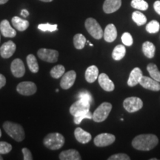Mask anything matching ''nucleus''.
Listing matches in <instances>:
<instances>
[{
    "label": "nucleus",
    "mask_w": 160,
    "mask_h": 160,
    "mask_svg": "<svg viewBox=\"0 0 160 160\" xmlns=\"http://www.w3.org/2000/svg\"><path fill=\"white\" fill-rule=\"evenodd\" d=\"M159 143V139L154 134H140L136 137L132 141V145L139 151H148L153 149Z\"/></svg>",
    "instance_id": "1"
},
{
    "label": "nucleus",
    "mask_w": 160,
    "mask_h": 160,
    "mask_svg": "<svg viewBox=\"0 0 160 160\" xmlns=\"http://www.w3.org/2000/svg\"><path fill=\"white\" fill-rule=\"evenodd\" d=\"M3 128L8 133V135L17 142H22L25 139V131H24L22 126L20 125L19 124L6 121L3 124Z\"/></svg>",
    "instance_id": "2"
},
{
    "label": "nucleus",
    "mask_w": 160,
    "mask_h": 160,
    "mask_svg": "<svg viewBox=\"0 0 160 160\" xmlns=\"http://www.w3.org/2000/svg\"><path fill=\"white\" fill-rule=\"evenodd\" d=\"M43 144L46 148L52 151L59 150L65 144V137L59 133H48L44 138Z\"/></svg>",
    "instance_id": "3"
},
{
    "label": "nucleus",
    "mask_w": 160,
    "mask_h": 160,
    "mask_svg": "<svg viewBox=\"0 0 160 160\" xmlns=\"http://www.w3.org/2000/svg\"><path fill=\"white\" fill-rule=\"evenodd\" d=\"M85 28L91 37L96 39H101L103 37L104 32L102 28L97 21L93 18H88L85 22Z\"/></svg>",
    "instance_id": "4"
},
{
    "label": "nucleus",
    "mask_w": 160,
    "mask_h": 160,
    "mask_svg": "<svg viewBox=\"0 0 160 160\" xmlns=\"http://www.w3.org/2000/svg\"><path fill=\"white\" fill-rule=\"evenodd\" d=\"M112 110V105L109 102H103L100 105L93 113V120L96 122H104L108 117Z\"/></svg>",
    "instance_id": "5"
},
{
    "label": "nucleus",
    "mask_w": 160,
    "mask_h": 160,
    "mask_svg": "<svg viewBox=\"0 0 160 160\" xmlns=\"http://www.w3.org/2000/svg\"><path fill=\"white\" fill-rule=\"evenodd\" d=\"M123 107L129 113H134L143 107V102L139 97H128L124 100Z\"/></svg>",
    "instance_id": "6"
},
{
    "label": "nucleus",
    "mask_w": 160,
    "mask_h": 160,
    "mask_svg": "<svg viewBox=\"0 0 160 160\" xmlns=\"http://www.w3.org/2000/svg\"><path fill=\"white\" fill-rule=\"evenodd\" d=\"M37 55L39 59L47 62H57L59 57V52L56 50L41 48L37 52Z\"/></svg>",
    "instance_id": "7"
},
{
    "label": "nucleus",
    "mask_w": 160,
    "mask_h": 160,
    "mask_svg": "<svg viewBox=\"0 0 160 160\" xmlns=\"http://www.w3.org/2000/svg\"><path fill=\"white\" fill-rule=\"evenodd\" d=\"M91 107V102L83 99H79L70 108V113L72 116L79 114L82 112L88 111Z\"/></svg>",
    "instance_id": "8"
},
{
    "label": "nucleus",
    "mask_w": 160,
    "mask_h": 160,
    "mask_svg": "<svg viewBox=\"0 0 160 160\" xmlns=\"http://www.w3.org/2000/svg\"><path fill=\"white\" fill-rule=\"evenodd\" d=\"M17 91L21 95L31 96L37 92V88L36 84L33 82H22L17 85Z\"/></svg>",
    "instance_id": "9"
},
{
    "label": "nucleus",
    "mask_w": 160,
    "mask_h": 160,
    "mask_svg": "<svg viewBox=\"0 0 160 160\" xmlns=\"http://www.w3.org/2000/svg\"><path fill=\"white\" fill-rule=\"evenodd\" d=\"M116 137L111 133H103L97 135L93 139V142L97 147H106L115 142Z\"/></svg>",
    "instance_id": "10"
},
{
    "label": "nucleus",
    "mask_w": 160,
    "mask_h": 160,
    "mask_svg": "<svg viewBox=\"0 0 160 160\" xmlns=\"http://www.w3.org/2000/svg\"><path fill=\"white\" fill-rule=\"evenodd\" d=\"M76 78H77V73L74 71H70L65 73L60 81V87L64 90L71 88L75 83Z\"/></svg>",
    "instance_id": "11"
},
{
    "label": "nucleus",
    "mask_w": 160,
    "mask_h": 160,
    "mask_svg": "<svg viewBox=\"0 0 160 160\" xmlns=\"http://www.w3.org/2000/svg\"><path fill=\"white\" fill-rule=\"evenodd\" d=\"M11 71L12 74L15 77H22L25 73V67L22 60L20 59H15L13 60L11 65Z\"/></svg>",
    "instance_id": "12"
},
{
    "label": "nucleus",
    "mask_w": 160,
    "mask_h": 160,
    "mask_svg": "<svg viewBox=\"0 0 160 160\" xmlns=\"http://www.w3.org/2000/svg\"><path fill=\"white\" fill-rule=\"evenodd\" d=\"M139 84L142 86L144 88L150 90L152 91H160V82L157 80L153 79V78L142 76Z\"/></svg>",
    "instance_id": "13"
},
{
    "label": "nucleus",
    "mask_w": 160,
    "mask_h": 160,
    "mask_svg": "<svg viewBox=\"0 0 160 160\" xmlns=\"http://www.w3.org/2000/svg\"><path fill=\"white\" fill-rule=\"evenodd\" d=\"M17 46L13 41H8L3 44L0 48V55L4 59H8L15 53Z\"/></svg>",
    "instance_id": "14"
},
{
    "label": "nucleus",
    "mask_w": 160,
    "mask_h": 160,
    "mask_svg": "<svg viewBox=\"0 0 160 160\" xmlns=\"http://www.w3.org/2000/svg\"><path fill=\"white\" fill-rule=\"evenodd\" d=\"M98 81H99V85L101 86V88L104 91L111 92L113 91L115 88L114 84L106 73H102L99 74V77H98Z\"/></svg>",
    "instance_id": "15"
},
{
    "label": "nucleus",
    "mask_w": 160,
    "mask_h": 160,
    "mask_svg": "<svg viewBox=\"0 0 160 160\" xmlns=\"http://www.w3.org/2000/svg\"><path fill=\"white\" fill-rule=\"evenodd\" d=\"M0 32L3 37L7 38H13L17 36V32L10 25L7 19H4L0 23Z\"/></svg>",
    "instance_id": "16"
},
{
    "label": "nucleus",
    "mask_w": 160,
    "mask_h": 160,
    "mask_svg": "<svg viewBox=\"0 0 160 160\" xmlns=\"http://www.w3.org/2000/svg\"><path fill=\"white\" fill-rule=\"evenodd\" d=\"M122 0H105L103 4V11L105 13H114L120 8Z\"/></svg>",
    "instance_id": "17"
},
{
    "label": "nucleus",
    "mask_w": 160,
    "mask_h": 160,
    "mask_svg": "<svg viewBox=\"0 0 160 160\" xmlns=\"http://www.w3.org/2000/svg\"><path fill=\"white\" fill-rule=\"evenodd\" d=\"M142 72L139 68H135L132 70L130 73L128 80V85L130 87H133L138 84H139L140 80L142 77Z\"/></svg>",
    "instance_id": "18"
},
{
    "label": "nucleus",
    "mask_w": 160,
    "mask_h": 160,
    "mask_svg": "<svg viewBox=\"0 0 160 160\" xmlns=\"http://www.w3.org/2000/svg\"><path fill=\"white\" fill-rule=\"evenodd\" d=\"M103 37L107 42H113L115 41L117 37V31L113 24H109L106 26Z\"/></svg>",
    "instance_id": "19"
},
{
    "label": "nucleus",
    "mask_w": 160,
    "mask_h": 160,
    "mask_svg": "<svg viewBox=\"0 0 160 160\" xmlns=\"http://www.w3.org/2000/svg\"><path fill=\"white\" fill-rule=\"evenodd\" d=\"M76 139L82 144H87L92 139L91 134L88 132L84 131L81 128H77L74 131Z\"/></svg>",
    "instance_id": "20"
},
{
    "label": "nucleus",
    "mask_w": 160,
    "mask_h": 160,
    "mask_svg": "<svg viewBox=\"0 0 160 160\" xmlns=\"http://www.w3.org/2000/svg\"><path fill=\"white\" fill-rule=\"evenodd\" d=\"M59 159L61 160H80L82 159L81 155L79 151L74 149L66 150L60 153L59 156Z\"/></svg>",
    "instance_id": "21"
},
{
    "label": "nucleus",
    "mask_w": 160,
    "mask_h": 160,
    "mask_svg": "<svg viewBox=\"0 0 160 160\" xmlns=\"http://www.w3.org/2000/svg\"><path fill=\"white\" fill-rule=\"evenodd\" d=\"M85 77L86 81L89 83L94 82L99 77V69L96 65H91L85 71Z\"/></svg>",
    "instance_id": "22"
},
{
    "label": "nucleus",
    "mask_w": 160,
    "mask_h": 160,
    "mask_svg": "<svg viewBox=\"0 0 160 160\" xmlns=\"http://www.w3.org/2000/svg\"><path fill=\"white\" fill-rule=\"evenodd\" d=\"M12 25L19 31H25L29 27V22L19 17L12 18Z\"/></svg>",
    "instance_id": "23"
},
{
    "label": "nucleus",
    "mask_w": 160,
    "mask_h": 160,
    "mask_svg": "<svg viewBox=\"0 0 160 160\" xmlns=\"http://www.w3.org/2000/svg\"><path fill=\"white\" fill-rule=\"evenodd\" d=\"M155 45L151 42H145L142 45V52L146 57L152 59L155 56Z\"/></svg>",
    "instance_id": "24"
},
{
    "label": "nucleus",
    "mask_w": 160,
    "mask_h": 160,
    "mask_svg": "<svg viewBox=\"0 0 160 160\" xmlns=\"http://www.w3.org/2000/svg\"><path fill=\"white\" fill-rule=\"evenodd\" d=\"M126 49L125 45H118L116 46L112 53V58L116 61H119L122 59L125 56Z\"/></svg>",
    "instance_id": "25"
},
{
    "label": "nucleus",
    "mask_w": 160,
    "mask_h": 160,
    "mask_svg": "<svg viewBox=\"0 0 160 160\" xmlns=\"http://www.w3.org/2000/svg\"><path fill=\"white\" fill-rule=\"evenodd\" d=\"M26 60H27V64L30 71L33 73H37L39 71V65H38L37 59L35 56L33 54H29L27 57V58H26Z\"/></svg>",
    "instance_id": "26"
},
{
    "label": "nucleus",
    "mask_w": 160,
    "mask_h": 160,
    "mask_svg": "<svg viewBox=\"0 0 160 160\" xmlns=\"http://www.w3.org/2000/svg\"><path fill=\"white\" fill-rule=\"evenodd\" d=\"M86 42H87L86 38L82 33H77L73 37V45L77 50L83 49L85 48Z\"/></svg>",
    "instance_id": "27"
},
{
    "label": "nucleus",
    "mask_w": 160,
    "mask_h": 160,
    "mask_svg": "<svg viewBox=\"0 0 160 160\" xmlns=\"http://www.w3.org/2000/svg\"><path fill=\"white\" fill-rule=\"evenodd\" d=\"M147 70L148 71L150 76L153 79L157 80L160 82V71L158 70L157 66L153 63H150L147 66Z\"/></svg>",
    "instance_id": "28"
},
{
    "label": "nucleus",
    "mask_w": 160,
    "mask_h": 160,
    "mask_svg": "<svg viewBox=\"0 0 160 160\" xmlns=\"http://www.w3.org/2000/svg\"><path fill=\"white\" fill-rule=\"evenodd\" d=\"M65 72V68L63 65H57L54 66L50 71V74L53 79H59L62 77Z\"/></svg>",
    "instance_id": "29"
},
{
    "label": "nucleus",
    "mask_w": 160,
    "mask_h": 160,
    "mask_svg": "<svg viewBox=\"0 0 160 160\" xmlns=\"http://www.w3.org/2000/svg\"><path fill=\"white\" fill-rule=\"evenodd\" d=\"M132 19L138 26L145 25L147 22V18L140 11H134L132 14Z\"/></svg>",
    "instance_id": "30"
},
{
    "label": "nucleus",
    "mask_w": 160,
    "mask_h": 160,
    "mask_svg": "<svg viewBox=\"0 0 160 160\" xmlns=\"http://www.w3.org/2000/svg\"><path fill=\"white\" fill-rule=\"evenodd\" d=\"M131 5L132 8L140 11H146L148 8V4L145 0H132Z\"/></svg>",
    "instance_id": "31"
},
{
    "label": "nucleus",
    "mask_w": 160,
    "mask_h": 160,
    "mask_svg": "<svg viewBox=\"0 0 160 160\" xmlns=\"http://www.w3.org/2000/svg\"><path fill=\"white\" fill-rule=\"evenodd\" d=\"M74 123L77 125H79L82 122L83 119H93V114L88 111L82 112V113H80L79 114L74 116Z\"/></svg>",
    "instance_id": "32"
},
{
    "label": "nucleus",
    "mask_w": 160,
    "mask_h": 160,
    "mask_svg": "<svg viewBox=\"0 0 160 160\" xmlns=\"http://www.w3.org/2000/svg\"><path fill=\"white\" fill-rule=\"evenodd\" d=\"M160 25L157 20H152L146 26V31L150 33H156L159 31Z\"/></svg>",
    "instance_id": "33"
},
{
    "label": "nucleus",
    "mask_w": 160,
    "mask_h": 160,
    "mask_svg": "<svg viewBox=\"0 0 160 160\" xmlns=\"http://www.w3.org/2000/svg\"><path fill=\"white\" fill-rule=\"evenodd\" d=\"M38 29L43 32H54L57 31L58 30V25L57 24L55 25H51L50 23H45V24H40L38 25Z\"/></svg>",
    "instance_id": "34"
},
{
    "label": "nucleus",
    "mask_w": 160,
    "mask_h": 160,
    "mask_svg": "<svg viewBox=\"0 0 160 160\" xmlns=\"http://www.w3.org/2000/svg\"><path fill=\"white\" fill-rule=\"evenodd\" d=\"M12 150V145L6 142H0V154H7Z\"/></svg>",
    "instance_id": "35"
},
{
    "label": "nucleus",
    "mask_w": 160,
    "mask_h": 160,
    "mask_svg": "<svg viewBox=\"0 0 160 160\" xmlns=\"http://www.w3.org/2000/svg\"><path fill=\"white\" fill-rule=\"evenodd\" d=\"M122 42L124 44V45L126 46H131L133 45V40L132 36L128 32H125L124 33L122 36Z\"/></svg>",
    "instance_id": "36"
},
{
    "label": "nucleus",
    "mask_w": 160,
    "mask_h": 160,
    "mask_svg": "<svg viewBox=\"0 0 160 160\" xmlns=\"http://www.w3.org/2000/svg\"><path fill=\"white\" fill-rule=\"evenodd\" d=\"M108 160H130L131 158H130L125 153H117V154L112 155L110 157Z\"/></svg>",
    "instance_id": "37"
},
{
    "label": "nucleus",
    "mask_w": 160,
    "mask_h": 160,
    "mask_svg": "<svg viewBox=\"0 0 160 160\" xmlns=\"http://www.w3.org/2000/svg\"><path fill=\"white\" fill-rule=\"evenodd\" d=\"M77 97L79 99H83L87 100V101L90 102H93V99H92V96L91 93H89L88 91H82L80 92L79 94L77 95Z\"/></svg>",
    "instance_id": "38"
},
{
    "label": "nucleus",
    "mask_w": 160,
    "mask_h": 160,
    "mask_svg": "<svg viewBox=\"0 0 160 160\" xmlns=\"http://www.w3.org/2000/svg\"><path fill=\"white\" fill-rule=\"evenodd\" d=\"M22 152L23 153V159L24 160H32L33 159V156H32L31 152L27 148H24L22 150Z\"/></svg>",
    "instance_id": "39"
},
{
    "label": "nucleus",
    "mask_w": 160,
    "mask_h": 160,
    "mask_svg": "<svg viewBox=\"0 0 160 160\" xmlns=\"http://www.w3.org/2000/svg\"><path fill=\"white\" fill-rule=\"evenodd\" d=\"M153 8H154L155 11L157 12L158 14L160 15V1L159 0L156 1L154 4H153Z\"/></svg>",
    "instance_id": "40"
},
{
    "label": "nucleus",
    "mask_w": 160,
    "mask_h": 160,
    "mask_svg": "<svg viewBox=\"0 0 160 160\" xmlns=\"http://www.w3.org/2000/svg\"><path fill=\"white\" fill-rule=\"evenodd\" d=\"M6 84V78L0 73V89L3 88Z\"/></svg>",
    "instance_id": "41"
},
{
    "label": "nucleus",
    "mask_w": 160,
    "mask_h": 160,
    "mask_svg": "<svg viewBox=\"0 0 160 160\" xmlns=\"http://www.w3.org/2000/svg\"><path fill=\"white\" fill-rule=\"evenodd\" d=\"M21 15L24 18H26V17H28L29 16V12L28 11V10L23 9L22 11H21Z\"/></svg>",
    "instance_id": "42"
},
{
    "label": "nucleus",
    "mask_w": 160,
    "mask_h": 160,
    "mask_svg": "<svg viewBox=\"0 0 160 160\" xmlns=\"http://www.w3.org/2000/svg\"><path fill=\"white\" fill-rule=\"evenodd\" d=\"M8 0H0V5H3V4L7 3Z\"/></svg>",
    "instance_id": "43"
},
{
    "label": "nucleus",
    "mask_w": 160,
    "mask_h": 160,
    "mask_svg": "<svg viewBox=\"0 0 160 160\" xmlns=\"http://www.w3.org/2000/svg\"><path fill=\"white\" fill-rule=\"evenodd\" d=\"M42 2H52L53 0H40Z\"/></svg>",
    "instance_id": "44"
},
{
    "label": "nucleus",
    "mask_w": 160,
    "mask_h": 160,
    "mask_svg": "<svg viewBox=\"0 0 160 160\" xmlns=\"http://www.w3.org/2000/svg\"><path fill=\"white\" fill-rule=\"evenodd\" d=\"M3 159V158H2V157L1 156V154H0V160H2Z\"/></svg>",
    "instance_id": "45"
},
{
    "label": "nucleus",
    "mask_w": 160,
    "mask_h": 160,
    "mask_svg": "<svg viewBox=\"0 0 160 160\" xmlns=\"http://www.w3.org/2000/svg\"><path fill=\"white\" fill-rule=\"evenodd\" d=\"M2 137V131H1V129H0V137Z\"/></svg>",
    "instance_id": "46"
},
{
    "label": "nucleus",
    "mask_w": 160,
    "mask_h": 160,
    "mask_svg": "<svg viewBox=\"0 0 160 160\" xmlns=\"http://www.w3.org/2000/svg\"><path fill=\"white\" fill-rule=\"evenodd\" d=\"M157 159H156V158H153V159H151V160H157Z\"/></svg>",
    "instance_id": "47"
},
{
    "label": "nucleus",
    "mask_w": 160,
    "mask_h": 160,
    "mask_svg": "<svg viewBox=\"0 0 160 160\" xmlns=\"http://www.w3.org/2000/svg\"><path fill=\"white\" fill-rule=\"evenodd\" d=\"M56 92H59V89H57V90H56Z\"/></svg>",
    "instance_id": "48"
},
{
    "label": "nucleus",
    "mask_w": 160,
    "mask_h": 160,
    "mask_svg": "<svg viewBox=\"0 0 160 160\" xmlns=\"http://www.w3.org/2000/svg\"><path fill=\"white\" fill-rule=\"evenodd\" d=\"M0 40H1V37H0Z\"/></svg>",
    "instance_id": "49"
}]
</instances>
